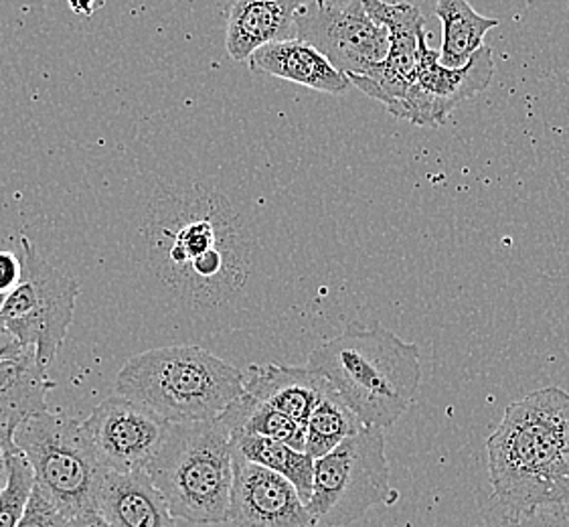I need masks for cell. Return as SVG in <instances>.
Returning <instances> with one entry per match:
<instances>
[{"instance_id":"obj_31","label":"cell","mask_w":569,"mask_h":527,"mask_svg":"<svg viewBox=\"0 0 569 527\" xmlns=\"http://www.w3.org/2000/svg\"><path fill=\"white\" fill-rule=\"evenodd\" d=\"M7 297H9V295H2V292H0V310L4 307V300H7Z\"/></svg>"},{"instance_id":"obj_7","label":"cell","mask_w":569,"mask_h":527,"mask_svg":"<svg viewBox=\"0 0 569 527\" xmlns=\"http://www.w3.org/2000/svg\"><path fill=\"white\" fill-rule=\"evenodd\" d=\"M398 491L391 487L381 428H363L349 436L327 457L315 460V485L308 509L329 527L355 524L376 505H393Z\"/></svg>"},{"instance_id":"obj_18","label":"cell","mask_w":569,"mask_h":527,"mask_svg":"<svg viewBox=\"0 0 569 527\" xmlns=\"http://www.w3.org/2000/svg\"><path fill=\"white\" fill-rule=\"evenodd\" d=\"M56 384L39 364L34 349L0 361V425L17 432L37 414L47 412V391Z\"/></svg>"},{"instance_id":"obj_2","label":"cell","mask_w":569,"mask_h":527,"mask_svg":"<svg viewBox=\"0 0 569 527\" xmlns=\"http://www.w3.org/2000/svg\"><path fill=\"white\" fill-rule=\"evenodd\" d=\"M490 485L509 514L569 505V394L543 388L507 406L490 435Z\"/></svg>"},{"instance_id":"obj_9","label":"cell","mask_w":569,"mask_h":527,"mask_svg":"<svg viewBox=\"0 0 569 527\" xmlns=\"http://www.w3.org/2000/svg\"><path fill=\"white\" fill-rule=\"evenodd\" d=\"M297 39L317 47L345 76H363L389 53V31L369 17L363 0H315Z\"/></svg>"},{"instance_id":"obj_15","label":"cell","mask_w":569,"mask_h":527,"mask_svg":"<svg viewBox=\"0 0 569 527\" xmlns=\"http://www.w3.org/2000/svg\"><path fill=\"white\" fill-rule=\"evenodd\" d=\"M243 388L256 400L263 401L286 416H290L305 428L320 401L335 390L329 379L322 378L308 366H280V364H266V366L253 364L248 367L243 371Z\"/></svg>"},{"instance_id":"obj_17","label":"cell","mask_w":569,"mask_h":527,"mask_svg":"<svg viewBox=\"0 0 569 527\" xmlns=\"http://www.w3.org/2000/svg\"><path fill=\"white\" fill-rule=\"evenodd\" d=\"M251 71L292 81L315 92L341 96L351 90V80L330 63L325 53L302 39L263 46L248 59Z\"/></svg>"},{"instance_id":"obj_3","label":"cell","mask_w":569,"mask_h":527,"mask_svg":"<svg viewBox=\"0 0 569 527\" xmlns=\"http://www.w3.org/2000/svg\"><path fill=\"white\" fill-rule=\"evenodd\" d=\"M307 366L329 379L369 428H391L420 390L418 345L399 339L379 322H349L341 335L312 349Z\"/></svg>"},{"instance_id":"obj_32","label":"cell","mask_w":569,"mask_h":527,"mask_svg":"<svg viewBox=\"0 0 569 527\" xmlns=\"http://www.w3.org/2000/svg\"><path fill=\"white\" fill-rule=\"evenodd\" d=\"M568 2H569V0H568Z\"/></svg>"},{"instance_id":"obj_26","label":"cell","mask_w":569,"mask_h":527,"mask_svg":"<svg viewBox=\"0 0 569 527\" xmlns=\"http://www.w3.org/2000/svg\"><path fill=\"white\" fill-rule=\"evenodd\" d=\"M21 276H23L21 253L7 248L4 241H0V292L2 295L12 292L21 282Z\"/></svg>"},{"instance_id":"obj_29","label":"cell","mask_w":569,"mask_h":527,"mask_svg":"<svg viewBox=\"0 0 569 527\" xmlns=\"http://www.w3.org/2000/svg\"><path fill=\"white\" fill-rule=\"evenodd\" d=\"M69 11L83 19H90L106 7V0H68Z\"/></svg>"},{"instance_id":"obj_22","label":"cell","mask_w":569,"mask_h":527,"mask_svg":"<svg viewBox=\"0 0 569 527\" xmlns=\"http://www.w3.org/2000/svg\"><path fill=\"white\" fill-rule=\"evenodd\" d=\"M367 426L361 418L347 406L337 391H330L320 401L307 425V450L312 459H322L349 436L361 432Z\"/></svg>"},{"instance_id":"obj_6","label":"cell","mask_w":569,"mask_h":527,"mask_svg":"<svg viewBox=\"0 0 569 527\" xmlns=\"http://www.w3.org/2000/svg\"><path fill=\"white\" fill-rule=\"evenodd\" d=\"M14 445L33 467L34 485L68 519L96 509L108 469L83 425L66 414L41 412L14 432Z\"/></svg>"},{"instance_id":"obj_10","label":"cell","mask_w":569,"mask_h":527,"mask_svg":"<svg viewBox=\"0 0 569 527\" xmlns=\"http://www.w3.org/2000/svg\"><path fill=\"white\" fill-rule=\"evenodd\" d=\"M103 467L116 473L149 470L171 422L120 394L100 401L81 422Z\"/></svg>"},{"instance_id":"obj_21","label":"cell","mask_w":569,"mask_h":527,"mask_svg":"<svg viewBox=\"0 0 569 527\" xmlns=\"http://www.w3.org/2000/svg\"><path fill=\"white\" fill-rule=\"evenodd\" d=\"M229 432L266 436L286 443L297 450L307 448V428L298 425L290 416L276 410L272 406L256 400L251 394H243L219 416Z\"/></svg>"},{"instance_id":"obj_12","label":"cell","mask_w":569,"mask_h":527,"mask_svg":"<svg viewBox=\"0 0 569 527\" xmlns=\"http://www.w3.org/2000/svg\"><path fill=\"white\" fill-rule=\"evenodd\" d=\"M365 11L389 31V53L383 63L363 76H349L355 88L383 103L391 112L420 71L421 53L428 47L426 19L410 2L363 0Z\"/></svg>"},{"instance_id":"obj_1","label":"cell","mask_w":569,"mask_h":527,"mask_svg":"<svg viewBox=\"0 0 569 527\" xmlns=\"http://www.w3.org/2000/svg\"><path fill=\"white\" fill-rule=\"evenodd\" d=\"M144 253L152 275L187 305L229 300L250 275L228 199L201 185L164 191L152 201Z\"/></svg>"},{"instance_id":"obj_25","label":"cell","mask_w":569,"mask_h":527,"mask_svg":"<svg viewBox=\"0 0 569 527\" xmlns=\"http://www.w3.org/2000/svg\"><path fill=\"white\" fill-rule=\"evenodd\" d=\"M69 519L56 505L47 499L46 494L34 485L23 517L17 527H68Z\"/></svg>"},{"instance_id":"obj_5","label":"cell","mask_w":569,"mask_h":527,"mask_svg":"<svg viewBox=\"0 0 569 527\" xmlns=\"http://www.w3.org/2000/svg\"><path fill=\"white\" fill-rule=\"evenodd\" d=\"M147 473L164 495L172 516L197 526L229 521L233 447L219 418L171 425Z\"/></svg>"},{"instance_id":"obj_11","label":"cell","mask_w":569,"mask_h":527,"mask_svg":"<svg viewBox=\"0 0 569 527\" xmlns=\"http://www.w3.org/2000/svg\"><path fill=\"white\" fill-rule=\"evenodd\" d=\"M495 78L490 47H480L465 68H446L440 51L426 47L418 78L389 112L416 127H440L465 100L485 92Z\"/></svg>"},{"instance_id":"obj_20","label":"cell","mask_w":569,"mask_h":527,"mask_svg":"<svg viewBox=\"0 0 569 527\" xmlns=\"http://www.w3.org/2000/svg\"><path fill=\"white\" fill-rule=\"evenodd\" d=\"M233 453L260 465L263 469L273 470L292 483L305 501H310L312 485H315V459L307 450L266 438V436L246 435V432H229Z\"/></svg>"},{"instance_id":"obj_8","label":"cell","mask_w":569,"mask_h":527,"mask_svg":"<svg viewBox=\"0 0 569 527\" xmlns=\"http://www.w3.org/2000/svg\"><path fill=\"white\" fill-rule=\"evenodd\" d=\"M19 253L23 276L4 300L0 325L23 347L34 349L41 366L49 367L73 322L80 285L47 264L24 236L19 240Z\"/></svg>"},{"instance_id":"obj_13","label":"cell","mask_w":569,"mask_h":527,"mask_svg":"<svg viewBox=\"0 0 569 527\" xmlns=\"http://www.w3.org/2000/svg\"><path fill=\"white\" fill-rule=\"evenodd\" d=\"M229 521L236 527H317L308 504L282 475L233 453Z\"/></svg>"},{"instance_id":"obj_27","label":"cell","mask_w":569,"mask_h":527,"mask_svg":"<svg viewBox=\"0 0 569 527\" xmlns=\"http://www.w3.org/2000/svg\"><path fill=\"white\" fill-rule=\"evenodd\" d=\"M19 448L14 445V432L0 425V494L11 477V460Z\"/></svg>"},{"instance_id":"obj_14","label":"cell","mask_w":569,"mask_h":527,"mask_svg":"<svg viewBox=\"0 0 569 527\" xmlns=\"http://www.w3.org/2000/svg\"><path fill=\"white\" fill-rule=\"evenodd\" d=\"M315 0H236L228 14L229 58L248 59L263 46L297 39L298 23Z\"/></svg>"},{"instance_id":"obj_28","label":"cell","mask_w":569,"mask_h":527,"mask_svg":"<svg viewBox=\"0 0 569 527\" xmlns=\"http://www.w3.org/2000/svg\"><path fill=\"white\" fill-rule=\"evenodd\" d=\"M24 349H29V347H23V345L19 344L11 332L0 325V361L21 356Z\"/></svg>"},{"instance_id":"obj_30","label":"cell","mask_w":569,"mask_h":527,"mask_svg":"<svg viewBox=\"0 0 569 527\" xmlns=\"http://www.w3.org/2000/svg\"><path fill=\"white\" fill-rule=\"evenodd\" d=\"M68 527H112L106 519H103L96 509L93 511H86V514H81V516L73 517V519H69Z\"/></svg>"},{"instance_id":"obj_23","label":"cell","mask_w":569,"mask_h":527,"mask_svg":"<svg viewBox=\"0 0 569 527\" xmlns=\"http://www.w3.org/2000/svg\"><path fill=\"white\" fill-rule=\"evenodd\" d=\"M33 487V467L24 459L23 453L17 450L11 460V477L0 494V527L19 526Z\"/></svg>"},{"instance_id":"obj_24","label":"cell","mask_w":569,"mask_h":527,"mask_svg":"<svg viewBox=\"0 0 569 527\" xmlns=\"http://www.w3.org/2000/svg\"><path fill=\"white\" fill-rule=\"evenodd\" d=\"M490 527H569V505L539 507L533 511H505Z\"/></svg>"},{"instance_id":"obj_16","label":"cell","mask_w":569,"mask_h":527,"mask_svg":"<svg viewBox=\"0 0 569 527\" xmlns=\"http://www.w3.org/2000/svg\"><path fill=\"white\" fill-rule=\"evenodd\" d=\"M96 511L112 527H177V517L147 470H108Z\"/></svg>"},{"instance_id":"obj_19","label":"cell","mask_w":569,"mask_h":527,"mask_svg":"<svg viewBox=\"0 0 569 527\" xmlns=\"http://www.w3.org/2000/svg\"><path fill=\"white\" fill-rule=\"evenodd\" d=\"M433 12L442 23L440 61L446 68H465L485 47L487 33L499 27L497 19L480 14L468 0H438Z\"/></svg>"},{"instance_id":"obj_4","label":"cell","mask_w":569,"mask_h":527,"mask_svg":"<svg viewBox=\"0 0 569 527\" xmlns=\"http://www.w3.org/2000/svg\"><path fill=\"white\" fill-rule=\"evenodd\" d=\"M114 391L149 406L171 425L217 420L246 394L243 371L197 345H171L130 357Z\"/></svg>"}]
</instances>
